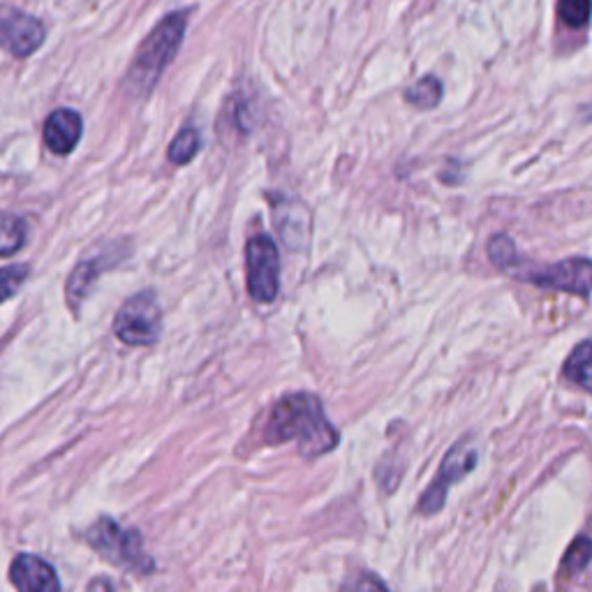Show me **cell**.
I'll list each match as a JSON object with an SVG mask.
<instances>
[{
  "mask_svg": "<svg viewBox=\"0 0 592 592\" xmlns=\"http://www.w3.org/2000/svg\"><path fill=\"white\" fill-rule=\"evenodd\" d=\"M88 544H91L104 560L116 567L130 569L135 574H149L155 565L143 551L141 534L137 530H125L112 518H100V521L88 530Z\"/></svg>",
  "mask_w": 592,
  "mask_h": 592,
  "instance_id": "3957f363",
  "label": "cell"
},
{
  "mask_svg": "<svg viewBox=\"0 0 592 592\" xmlns=\"http://www.w3.org/2000/svg\"><path fill=\"white\" fill-rule=\"evenodd\" d=\"M26 278H28V266L24 264H12V266L0 268V303L20 292V287L24 285Z\"/></svg>",
  "mask_w": 592,
  "mask_h": 592,
  "instance_id": "ffe728a7",
  "label": "cell"
},
{
  "mask_svg": "<svg viewBox=\"0 0 592 592\" xmlns=\"http://www.w3.org/2000/svg\"><path fill=\"white\" fill-rule=\"evenodd\" d=\"M188 16H190L188 10L172 12L147 35V38H143L128 72H125L123 79L125 96L133 100H143L151 96L160 77L165 75V70L176 59L178 47L184 45Z\"/></svg>",
  "mask_w": 592,
  "mask_h": 592,
  "instance_id": "7a4b0ae2",
  "label": "cell"
},
{
  "mask_svg": "<svg viewBox=\"0 0 592 592\" xmlns=\"http://www.w3.org/2000/svg\"><path fill=\"white\" fill-rule=\"evenodd\" d=\"M163 313L153 290L139 292L123 303L114 319V333L125 345H153L160 336Z\"/></svg>",
  "mask_w": 592,
  "mask_h": 592,
  "instance_id": "5b68a950",
  "label": "cell"
},
{
  "mask_svg": "<svg viewBox=\"0 0 592 592\" xmlns=\"http://www.w3.org/2000/svg\"><path fill=\"white\" fill-rule=\"evenodd\" d=\"M489 260L493 266L502 268V272H509L512 266H516V248L509 237L497 235L489 241Z\"/></svg>",
  "mask_w": 592,
  "mask_h": 592,
  "instance_id": "d6986e66",
  "label": "cell"
},
{
  "mask_svg": "<svg viewBox=\"0 0 592 592\" xmlns=\"http://www.w3.org/2000/svg\"><path fill=\"white\" fill-rule=\"evenodd\" d=\"M563 375L569 382L592 393V340H583L581 345L574 348L567 356Z\"/></svg>",
  "mask_w": 592,
  "mask_h": 592,
  "instance_id": "4fadbf2b",
  "label": "cell"
},
{
  "mask_svg": "<svg viewBox=\"0 0 592 592\" xmlns=\"http://www.w3.org/2000/svg\"><path fill=\"white\" fill-rule=\"evenodd\" d=\"M477 461H479V450H477L475 438L473 436L461 438L452 450L446 452L433 483L424 491L419 500V514L436 516L438 512H442L446 493H450V489L456 481L468 477L477 468Z\"/></svg>",
  "mask_w": 592,
  "mask_h": 592,
  "instance_id": "277c9868",
  "label": "cell"
},
{
  "mask_svg": "<svg viewBox=\"0 0 592 592\" xmlns=\"http://www.w3.org/2000/svg\"><path fill=\"white\" fill-rule=\"evenodd\" d=\"M590 563H592V540L590 537H579V540H574V544L567 549L563 569L569 574H579Z\"/></svg>",
  "mask_w": 592,
  "mask_h": 592,
  "instance_id": "ac0fdd59",
  "label": "cell"
},
{
  "mask_svg": "<svg viewBox=\"0 0 592 592\" xmlns=\"http://www.w3.org/2000/svg\"><path fill=\"white\" fill-rule=\"evenodd\" d=\"M200 149H202L200 133H197L194 125H186L169 143V160L174 165H188L190 160L200 153Z\"/></svg>",
  "mask_w": 592,
  "mask_h": 592,
  "instance_id": "9a60e30c",
  "label": "cell"
},
{
  "mask_svg": "<svg viewBox=\"0 0 592 592\" xmlns=\"http://www.w3.org/2000/svg\"><path fill=\"white\" fill-rule=\"evenodd\" d=\"M121 250H118V243L112 245V248H106L102 250V253H98L96 257L91 260H81L77 266H75V272H72L70 280H67V301H70V306L72 308H77L79 303L91 294L93 290V285L96 280L100 278V274H104L106 268L114 266L118 260H121Z\"/></svg>",
  "mask_w": 592,
  "mask_h": 592,
  "instance_id": "8fae6325",
  "label": "cell"
},
{
  "mask_svg": "<svg viewBox=\"0 0 592 592\" xmlns=\"http://www.w3.org/2000/svg\"><path fill=\"white\" fill-rule=\"evenodd\" d=\"M47 38V30L38 16L26 14L10 5H0V49L26 59L38 51Z\"/></svg>",
  "mask_w": 592,
  "mask_h": 592,
  "instance_id": "ba28073f",
  "label": "cell"
},
{
  "mask_svg": "<svg viewBox=\"0 0 592 592\" xmlns=\"http://www.w3.org/2000/svg\"><path fill=\"white\" fill-rule=\"evenodd\" d=\"M248 294L257 303H272L280 290V255L276 243L257 235L245 245Z\"/></svg>",
  "mask_w": 592,
  "mask_h": 592,
  "instance_id": "52a82bcc",
  "label": "cell"
},
{
  "mask_svg": "<svg viewBox=\"0 0 592 592\" xmlns=\"http://www.w3.org/2000/svg\"><path fill=\"white\" fill-rule=\"evenodd\" d=\"M88 592H114V585L110 579H96L91 585H88Z\"/></svg>",
  "mask_w": 592,
  "mask_h": 592,
  "instance_id": "7402d4cb",
  "label": "cell"
},
{
  "mask_svg": "<svg viewBox=\"0 0 592 592\" xmlns=\"http://www.w3.org/2000/svg\"><path fill=\"white\" fill-rule=\"evenodd\" d=\"M28 227L22 215L5 213L0 215V257H10L20 253L22 245L26 243Z\"/></svg>",
  "mask_w": 592,
  "mask_h": 592,
  "instance_id": "5bb4252c",
  "label": "cell"
},
{
  "mask_svg": "<svg viewBox=\"0 0 592 592\" xmlns=\"http://www.w3.org/2000/svg\"><path fill=\"white\" fill-rule=\"evenodd\" d=\"M84 133V121L75 110H56L45 121V143L53 155H70L77 149Z\"/></svg>",
  "mask_w": 592,
  "mask_h": 592,
  "instance_id": "7c38bea8",
  "label": "cell"
},
{
  "mask_svg": "<svg viewBox=\"0 0 592 592\" xmlns=\"http://www.w3.org/2000/svg\"><path fill=\"white\" fill-rule=\"evenodd\" d=\"M266 444L278 446L282 442H297L303 458H317L333 452L340 433L327 419L325 407L315 393H290L276 405L264 430Z\"/></svg>",
  "mask_w": 592,
  "mask_h": 592,
  "instance_id": "6da1fadb",
  "label": "cell"
},
{
  "mask_svg": "<svg viewBox=\"0 0 592 592\" xmlns=\"http://www.w3.org/2000/svg\"><path fill=\"white\" fill-rule=\"evenodd\" d=\"M405 100L412 106H419V110H433L442 100V84L438 77H424L415 86H410L405 91Z\"/></svg>",
  "mask_w": 592,
  "mask_h": 592,
  "instance_id": "2e32d148",
  "label": "cell"
},
{
  "mask_svg": "<svg viewBox=\"0 0 592 592\" xmlns=\"http://www.w3.org/2000/svg\"><path fill=\"white\" fill-rule=\"evenodd\" d=\"M274 223L280 239L287 248H292L294 253L303 250L311 241V213L297 200L290 197H274Z\"/></svg>",
  "mask_w": 592,
  "mask_h": 592,
  "instance_id": "9c48e42d",
  "label": "cell"
},
{
  "mask_svg": "<svg viewBox=\"0 0 592 592\" xmlns=\"http://www.w3.org/2000/svg\"><path fill=\"white\" fill-rule=\"evenodd\" d=\"M507 274L514 278L532 282L537 287H549L577 297H588L592 292V260L585 257H569L551 266H530V268H509Z\"/></svg>",
  "mask_w": 592,
  "mask_h": 592,
  "instance_id": "8992f818",
  "label": "cell"
},
{
  "mask_svg": "<svg viewBox=\"0 0 592 592\" xmlns=\"http://www.w3.org/2000/svg\"><path fill=\"white\" fill-rule=\"evenodd\" d=\"M558 16L569 28H583L592 16V0H558Z\"/></svg>",
  "mask_w": 592,
  "mask_h": 592,
  "instance_id": "e0dca14e",
  "label": "cell"
},
{
  "mask_svg": "<svg viewBox=\"0 0 592 592\" xmlns=\"http://www.w3.org/2000/svg\"><path fill=\"white\" fill-rule=\"evenodd\" d=\"M343 592H391L382 579L375 577V574H356V577H352L345 585H343Z\"/></svg>",
  "mask_w": 592,
  "mask_h": 592,
  "instance_id": "44dd1931",
  "label": "cell"
},
{
  "mask_svg": "<svg viewBox=\"0 0 592 592\" xmlns=\"http://www.w3.org/2000/svg\"><path fill=\"white\" fill-rule=\"evenodd\" d=\"M10 581L16 592H61L59 574L38 555L22 553L10 565Z\"/></svg>",
  "mask_w": 592,
  "mask_h": 592,
  "instance_id": "30bf717a",
  "label": "cell"
}]
</instances>
